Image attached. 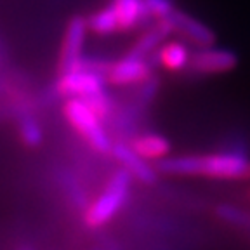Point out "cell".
Here are the masks:
<instances>
[{"label": "cell", "mask_w": 250, "mask_h": 250, "mask_svg": "<svg viewBox=\"0 0 250 250\" xmlns=\"http://www.w3.org/2000/svg\"><path fill=\"white\" fill-rule=\"evenodd\" d=\"M156 170L170 176H202L224 181L250 179V158L240 151L208 155L167 156L156 164Z\"/></svg>", "instance_id": "obj_1"}, {"label": "cell", "mask_w": 250, "mask_h": 250, "mask_svg": "<svg viewBox=\"0 0 250 250\" xmlns=\"http://www.w3.org/2000/svg\"><path fill=\"white\" fill-rule=\"evenodd\" d=\"M130 184H132V176L125 168H118L108 181L101 195L85 208L83 221L87 226L101 228L108 224L122 210L129 198Z\"/></svg>", "instance_id": "obj_2"}, {"label": "cell", "mask_w": 250, "mask_h": 250, "mask_svg": "<svg viewBox=\"0 0 250 250\" xmlns=\"http://www.w3.org/2000/svg\"><path fill=\"white\" fill-rule=\"evenodd\" d=\"M62 115L68 124L89 143L90 148L98 153H111L113 141L109 139L103 127V118L83 99H66L62 104Z\"/></svg>", "instance_id": "obj_3"}, {"label": "cell", "mask_w": 250, "mask_h": 250, "mask_svg": "<svg viewBox=\"0 0 250 250\" xmlns=\"http://www.w3.org/2000/svg\"><path fill=\"white\" fill-rule=\"evenodd\" d=\"M87 31H89V26H87V18L83 16H73L68 21L64 35H62L61 51H59V73H68V71L80 70L85 66L82 52L85 45Z\"/></svg>", "instance_id": "obj_4"}, {"label": "cell", "mask_w": 250, "mask_h": 250, "mask_svg": "<svg viewBox=\"0 0 250 250\" xmlns=\"http://www.w3.org/2000/svg\"><path fill=\"white\" fill-rule=\"evenodd\" d=\"M104 85L106 78L96 68L83 66L80 70L59 75L58 82H56V90L66 99H89L92 96L104 92Z\"/></svg>", "instance_id": "obj_5"}, {"label": "cell", "mask_w": 250, "mask_h": 250, "mask_svg": "<svg viewBox=\"0 0 250 250\" xmlns=\"http://www.w3.org/2000/svg\"><path fill=\"white\" fill-rule=\"evenodd\" d=\"M151 78V66L146 58H141L132 52L124 56L118 61L111 62L106 71V80L113 85H132L145 83Z\"/></svg>", "instance_id": "obj_6"}, {"label": "cell", "mask_w": 250, "mask_h": 250, "mask_svg": "<svg viewBox=\"0 0 250 250\" xmlns=\"http://www.w3.org/2000/svg\"><path fill=\"white\" fill-rule=\"evenodd\" d=\"M238 66V56L229 49L221 47H203L191 54L189 68L202 75H223L229 73Z\"/></svg>", "instance_id": "obj_7"}, {"label": "cell", "mask_w": 250, "mask_h": 250, "mask_svg": "<svg viewBox=\"0 0 250 250\" xmlns=\"http://www.w3.org/2000/svg\"><path fill=\"white\" fill-rule=\"evenodd\" d=\"M170 21L174 24V30L179 31L181 35L191 43H196L200 49L203 47H212L217 40L214 30L202 23L200 20L193 18L191 14H188L186 11H179L176 9L174 14L170 16Z\"/></svg>", "instance_id": "obj_8"}, {"label": "cell", "mask_w": 250, "mask_h": 250, "mask_svg": "<svg viewBox=\"0 0 250 250\" xmlns=\"http://www.w3.org/2000/svg\"><path fill=\"white\" fill-rule=\"evenodd\" d=\"M111 155L115 156V160L122 165V168L129 172L134 179L141 181L145 184H153L156 181V168L153 167L149 162H146L145 158H141L130 145L125 143H113L111 146Z\"/></svg>", "instance_id": "obj_9"}, {"label": "cell", "mask_w": 250, "mask_h": 250, "mask_svg": "<svg viewBox=\"0 0 250 250\" xmlns=\"http://www.w3.org/2000/svg\"><path fill=\"white\" fill-rule=\"evenodd\" d=\"M130 148L146 162H158L165 160L170 156V143L165 136L156 132H145L130 139Z\"/></svg>", "instance_id": "obj_10"}, {"label": "cell", "mask_w": 250, "mask_h": 250, "mask_svg": "<svg viewBox=\"0 0 250 250\" xmlns=\"http://www.w3.org/2000/svg\"><path fill=\"white\" fill-rule=\"evenodd\" d=\"M174 30V24H172L170 18L167 20L155 21V26H151L149 30H146L143 35L139 37V40L136 42V45L132 47V54L141 56V58H146L153 49H156L158 45H162V42L167 40V37L170 35Z\"/></svg>", "instance_id": "obj_11"}, {"label": "cell", "mask_w": 250, "mask_h": 250, "mask_svg": "<svg viewBox=\"0 0 250 250\" xmlns=\"http://www.w3.org/2000/svg\"><path fill=\"white\" fill-rule=\"evenodd\" d=\"M191 61V52L184 42L179 40H170L160 45L158 51V62L167 71H181L186 66H189Z\"/></svg>", "instance_id": "obj_12"}, {"label": "cell", "mask_w": 250, "mask_h": 250, "mask_svg": "<svg viewBox=\"0 0 250 250\" xmlns=\"http://www.w3.org/2000/svg\"><path fill=\"white\" fill-rule=\"evenodd\" d=\"M115 14L118 20V30L129 31L136 28L145 18L143 0H113L111 2Z\"/></svg>", "instance_id": "obj_13"}, {"label": "cell", "mask_w": 250, "mask_h": 250, "mask_svg": "<svg viewBox=\"0 0 250 250\" xmlns=\"http://www.w3.org/2000/svg\"><path fill=\"white\" fill-rule=\"evenodd\" d=\"M87 26H89V31L96 33V35H111L118 30V20L117 14H115L111 4L106 5V7L98 9L96 12L87 18Z\"/></svg>", "instance_id": "obj_14"}, {"label": "cell", "mask_w": 250, "mask_h": 250, "mask_svg": "<svg viewBox=\"0 0 250 250\" xmlns=\"http://www.w3.org/2000/svg\"><path fill=\"white\" fill-rule=\"evenodd\" d=\"M20 137L28 148H39L43 143V130L35 118H24L20 125Z\"/></svg>", "instance_id": "obj_15"}, {"label": "cell", "mask_w": 250, "mask_h": 250, "mask_svg": "<svg viewBox=\"0 0 250 250\" xmlns=\"http://www.w3.org/2000/svg\"><path fill=\"white\" fill-rule=\"evenodd\" d=\"M145 18H153L155 21L167 20L176 11L174 0H143Z\"/></svg>", "instance_id": "obj_16"}, {"label": "cell", "mask_w": 250, "mask_h": 250, "mask_svg": "<svg viewBox=\"0 0 250 250\" xmlns=\"http://www.w3.org/2000/svg\"><path fill=\"white\" fill-rule=\"evenodd\" d=\"M217 215L221 219H224L226 223L236 224V226H247L250 223V217L238 207L233 205H219L217 207Z\"/></svg>", "instance_id": "obj_17"}]
</instances>
